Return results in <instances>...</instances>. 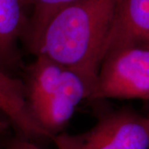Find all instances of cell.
<instances>
[{"label": "cell", "mask_w": 149, "mask_h": 149, "mask_svg": "<svg viewBox=\"0 0 149 149\" xmlns=\"http://www.w3.org/2000/svg\"><path fill=\"white\" fill-rule=\"evenodd\" d=\"M3 118H7L0 112V134L3 133V131H4V129L6 128V127L8 126V123H9V121L8 120H7V121H5V120H3Z\"/></svg>", "instance_id": "30bf717a"}, {"label": "cell", "mask_w": 149, "mask_h": 149, "mask_svg": "<svg viewBox=\"0 0 149 149\" xmlns=\"http://www.w3.org/2000/svg\"><path fill=\"white\" fill-rule=\"evenodd\" d=\"M29 0H0V69L8 74L20 61L17 42L27 32Z\"/></svg>", "instance_id": "52a82bcc"}, {"label": "cell", "mask_w": 149, "mask_h": 149, "mask_svg": "<svg viewBox=\"0 0 149 149\" xmlns=\"http://www.w3.org/2000/svg\"><path fill=\"white\" fill-rule=\"evenodd\" d=\"M128 45L149 47V0H118L104 56Z\"/></svg>", "instance_id": "5b68a950"}, {"label": "cell", "mask_w": 149, "mask_h": 149, "mask_svg": "<svg viewBox=\"0 0 149 149\" xmlns=\"http://www.w3.org/2000/svg\"><path fill=\"white\" fill-rule=\"evenodd\" d=\"M36 56L24 82L27 103L35 120L52 139L81 100L88 99L89 91L74 70L42 55Z\"/></svg>", "instance_id": "7a4b0ae2"}, {"label": "cell", "mask_w": 149, "mask_h": 149, "mask_svg": "<svg viewBox=\"0 0 149 149\" xmlns=\"http://www.w3.org/2000/svg\"><path fill=\"white\" fill-rule=\"evenodd\" d=\"M0 112L29 141L51 139L35 120L27 103L24 82L0 69Z\"/></svg>", "instance_id": "8992f818"}, {"label": "cell", "mask_w": 149, "mask_h": 149, "mask_svg": "<svg viewBox=\"0 0 149 149\" xmlns=\"http://www.w3.org/2000/svg\"><path fill=\"white\" fill-rule=\"evenodd\" d=\"M118 0H78L54 15L32 52L83 79L89 96L95 84Z\"/></svg>", "instance_id": "6da1fadb"}, {"label": "cell", "mask_w": 149, "mask_h": 149, "mask_svg": "<svg viewBox=\"0 0 149 149\" xmlns=\"http://www.w3.org/2000/svg\"><path fill=\"white\" fill-rule=\"evenodd\" d=\"M32 7V14L28 21V27L25 39L29 48L36 46L39 38L51 18L61 9L78 0H29Z\"/></svg>", "instance_id": "ba28073f"}, {"label": "cell", "mask_w": 149, "mask_h": 149, "mask_svg": "<svg viewBox=\"0 0 149 149\" xmlns=\"http://www.w3.org/2000/svg\"><path fill=\"white\" fill-rule=\"evenodd\" d=\"M149 100V47L128 45L113 48L102 59L88 100Z\"/></svg>", "instance_id": "3957f363"}, {"label": "cell", "mask_w": 149, "mask_h": 149, "mask_svg": "<svg viewBox=\"0 0 149 149\" xmlns=\"http://www.w3.org/2000/svg\"><path fill=\"white\" fill-rule=\"evenodd\" d=\"M57 149H149V118L122 109L102 115L88 131L57 134Z\"/></svg>", "instance_id": "277c9868"}, {"label": "cell", "mask_w": 149, "mask_h": 149, "mask_svg": "<svg viewBox=\"0 0 149 149\" xmlns=\"http://www.w3.org/2000/svg\"><path fill=\"white\" fill-rule=\"evenodd\" d=\"M4 149H42L32 141L17 136L7 140L4 143Z\"/></svg>", "instance_id": "9c48e42d"}]
</instances>
